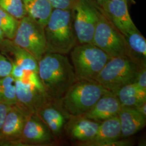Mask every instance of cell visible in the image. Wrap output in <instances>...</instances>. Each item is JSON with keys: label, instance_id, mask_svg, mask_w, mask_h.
<instances>
[{"label": "cell", "instance_id": "cell-1", "mask_svg": "<svg viewBox=\"0 0 146 146\" xmlns=\"http://www.w3.org/2000/svg\"><path fill=\"white\" fill-rule=\"evenodd\" d=\"M38 74L47 98L55 103L61 99L76 81L68 57L46 52L38 61Z\"/></svg>", "mask_w": 146, "mask_h": 146}, {"label": "cell", "instance_id": "cell-2", "mask_svg": "<svg viewBox=\"0 0 146 146\" xmlns=\"http://www.w3.org/2000/svg\"><path fill=\"white\" fill-rule=\"evenodd\" d=\"M108 92L96 81L77 79L56 104L68 119L82 116Z\"/></svg>", "mask_w": 146, "mask_h": 146}, {"label": "cell", "instance_id": "cell-3", "mask_svg": "<svg viewBox=\"0 0 146 146\" xmlns=\"http://www.w3.org/2000/svg\"><path fill=\"white\" fill-rule=\"evenodd\" d=\"M44 31L47 52L66 55L77 45L72 10L54 9Z\"/></svg>", "mask_w": 146, "mask_h": 146}, {"label": "cell", "instance_id": "cell-4", "mask_svg": "<svg viewBox=\"0 0 146 146\" xmlns=\"http://www.w3.org/2000/svg\"><path fill=\"white\" fill-rule=\"evenodd\" d=\"M145 66L129 57L111 58L100 71L96 81L115 94L123 86L135 82L138 74Z\"/></svg>", "mask_w": 146, "mask_h": 146}, {"label": "cell", "instance_id": "cell-5", "mask_svg": "<svg viewBox=\"0 0 146 146\" xmlns=\"http://www.w3.org/2000/svg\"><path fill=\"white\" fill-rule=\"evenodd\" d=\"M69 53L78 80L96 81L100 71L111 58L93 43L79 44Z\"/></svg>", "mask_w": 146, "mask_h": 146}, {"label": "cell", "instance_id": "cell-6", "mask_svg": "<svg viewBox=\"0 0 146 146\" xmlns=\"http://www.w3.org/2000/svg\"><path fill=\"white\" fill-rule=\"evenodd\" d=\"M92 43L111 58L127 56L134 59L131 57L125 37L109 21L101 8Z\"/></svg>", "mask_w": 146, "mask_h": 146}, {"label": "cell", "instance_id": "cell-7", "mask_svg": "<svg viewBox=\"0 0 146 146\" xmlns=\"http://www.w3.org/2000/svg\"><path fill=\"white\" fill-rule=\"evenodd\" d=\"M72 12L78 42L79 44L92 43L100 7L93 0H77Z\"/></svg>", "mask_w": 146, "mask_h": 146}, {"label": "cell", "instance_id": "cell-8", "mask_svg": "<svg viewBox=\"0 0 146 146\" xmlns=\"http://www.w3.org/2000/svg\"><path fill=\"white\" fill-rule=\"evenodd\" d=\"M13 41L38 61L47 52L44 27L27 15L19 21Z\"/></svg>", "mask_w": 146, "mask_h": 146}, {"label": "cell", "instance_id": "cell-9", "mask_svg": "<svg viewBox=\"0 0 146 146\" xmlns=\"http://www.w3.org/2000/svg\"><path fill=\"white\" fill-rule=\"evenodd\" d=\"M16 106L28 117L37 111L50 100L44 92L26 81L15 80Z\"/></svg>", "mask_w": 146, "mask_h": 146}, {"label": "cell", "instance_id": "cell-10", "mask_svg": "<svg viewBox=\"0 0 146 146\" xmlns=\"http://www.w3.org/2000/svg\"><path fill=\"white\" fill-rule=\"evenodd\" d=\"M100 7L106 17L124 36L139 31L131 19L127 0H107Z\"/></svg>", "mask_w": 146, "mask_h": 146}, {"label": "cell", "instance_id": "cell-11", "mask_svg": "<svg viewBox=\"0 0 146 146\" xmlns=\"http://www.w3.org/2000/svg\"><path fill=\"white\" fill-rule=\"evenodd\" d=\"M54 140L48 126L36 114L27 117L22 133L20 146H48L53 144Z\"/></svg>", "mask_w": 146, "mask_h": 146}, {"label": "cell", "instance_id": "cell-12", "mask_svg": "<svg viewBox=\"0 0 146 146\" xmlns=\"http://www.w3.org/2000/svg\"><path fill=\"white\" fill-rule=\"evenodd\" d=\"M27 117L15 106L7 113L0 131V146H20Z\"/></svg>", "mask_w": 146, "mask_h": 146}, {"label": "cell", "instance_id": "cell-13", "mask_svg": "<svg viewBox=\"0 0 146 146\" xmlns=\"http://www.w3.org/2000/svg\"><path fill=\"white\" fill-rule=\"evenodd\" d=\"M122 107L115 94L108 92L101 97L94 106L82 116L101 123L118 115Z\"/></svg>", "mask_w": 146, "mask_h": 146}, {"label": "cell", "instance_id": "cell-14", "mask_svg": "<svg viewBox=\"0 0 146 146\" xmlns=\"http://www.w3.org/2000/svg\"><path fill=\"white\" fill-rule=\"evenodd\" d=\"M0 52L11 62L15 63L25 71L38 73V61L31 53L16 44L13 40L5 38L0 46Z\"/></svg>", "mask_w": 146, "mask_h": 146}, {"label": "cell", "instance_id": "cell-15", "mask_svg": "<svg viewBox=\"0 0 146 146\" xmlns=\"http://www.w3.org/2000/svg\"><path fill=\"white\" fill-rule=\"evenodd\" d=\"M69 119L65 128L68 136L76 141V144L93 139L100 123L82 116L70 117Z\"/></svg>", "mask_w": 146, "mask_h": 146}, {"label": "cell", "instance_id": "cell-16", "mask_svg": "<svg viewBox=\"0 0 146 146\" xmlns=\"http://www.w3.org/2000/svg\"><path fill=\"white\" fill-rule=\"evenodd\" d=\"M36 115L46 124L55 139L61 134L68 117L57 104L51 101L44 104Z\"/></svg>", "mask_w": 146, "mask_h": 146}, {"label": "cell", "instance_id": "cell-17", "mask_svg": "<svg viewBox=\"0 0 146 146\" xmlns=\"http://www.w3.org/2000/svg\"><path fill=\"white\" fill-rule=\"evenodd\" d=\"M117 115L121 126V137L133 135L146 126V117L134 108L122 106Z\"/></svg>", "mask_w": 146, "mask_h": 146}, {"label": "cell", "instance_id": "cell-18", "mask_svg": "<svg viewBox=\"0 0 146 146\" xmlns=\"http://www.w3.org/2000/svg\"><path fill=\"white\" fill-rule=\"evenodd\" d=\"M120 137L121 126L118 115H116L101 122L93 139L77 144L78 146H100L102 143L118 140Z\"/></svg>", "mask_w": 146, "mask_h": 146}, {"label": "cell", "instance_id": "cell-19", "mask_svg": "<svg viewBox=\"0 0 146 146\" xmlns=\"http://www.w3.org/2000/svg\"><path fill=\"white\" fill-rule=\"evenodd\" d=\"M27 15L42 26H46L54 8L48 0H23Z\"/></svg>", "mask_w": 146, "mask_h": 146}, {"label": "cell", "instance_id": "cell-20", "mask_svg": "<svg viewBox=\"0 0 146 146\" xmlns=\"http://www.w3.org/2000/svg\"><path fill=\"white\" fill-rule=\"evenodd\" d=\"M123 107L135 108L146 102V91L134 82L120 88L115 94Z\"/></svg>", "mask_w": 146, "mask_h": 146}, {"label": "cell", "instance_id": "cell-21", "mask_svg": "<svg viewBox=\"0 0 146 146\" xmlns=\"http://www.w3.org/2000/svg\"><path fill=\"white\" fill-rule=\"evenodd\" d=\"M131 57L142 64L146 65V40L139 31L125 36Z\"/></svg>", "mask_w": 146, "mask_h": 146}, {"label": "cell", "instance_id": "cell-22", "mask_svg": "<svg viewBox=\"0 0 146 146\" xmlns=\"http://www.w3.org/2000/svg\"><path fill=\"white\" fill-rule=\"evenodd\" d=\"M0 104L11 106L16 104L15 80L11 75L0 78Z\"/></svg>", "mask_w": 146, "mask_h": 146}, {"label": "cell", "instance_id": "cell-23", "mask_svg": "<svg viewBox=\"0 0 146 146\" xmlns=\"http://www.w3.org/2000/svg\"><path fill=\"white\" fill-rule=\"evenodd\" d=\"M19 23V20L0 8V30L5 38L13 40Z\"/></svg>", "mask_w": 146, "mask_h": 146}, {"label": "cell", "instance_id": "cell-24", "mask_svg": "<svg viewBox=\"0 0 146 146\" xmlns=\"http://www.w3.org/2000/svg\"><path fill=\"white\" fill-rule=\"evenodd\" d=\"M0 8L19 21L27 16L23 0H0Z\"/></svg>", "mask_w": 146, "mask_h": 146}, {"label": "cell", "instance_id": "cell-25", "mask_svg": "<svg viewBox=\"0 0 146 146\" xmlns=\"http://www.w3.org/2000/svg\"><path fill=\"white\" fill-rule=\"evenodd\" d=\"M12 67L11 61L0 52V78L10 75Z\"/></svg>", "mask_w": 146, "mask_h": 146}, {"label": "cell", "instance_id": "cell-26", "mask_svg": "<svg viewBox=\"0 0 146 146\" xmlns=\"http://www.w3.org/2000/svg\"><path fill=\"white\" fill-rule=\"evenodd\" d=\"M54 9L72 10L77 0H48Z\"/></svg>", "mask_w": 146, "mask_h": 146}, {"label": "cell", "instance_id": "cell-27", "mask_svg": "<svg viewBox=\"0 0 146 146\" xmlns=\"http://www.w3.org/2000/svg\"><path fill=\"white\" fill-rule=\"evenodd\" d=\"M13 67L11 72V75L15 80H22L26 75V72L23 69L15 63H12Z\"/></svg>", "mask_w": 146, "mask_h": 146}, {"label": "cell", "instance_id": "cell-28", "mask_svg": "<svg viewBox=\"0 0 146 146\" xmlns=\"http://www.w3.org/2000/svg\"><path fill=\"white\" fill-rule=\"evenodd\" d=\"M135 83L140 88L146 91V66L142 68L136 78Z\"/></svg>", "mask_w": 146, "mask_h": 146}, {"label": "cell", "instance_id": "cell-29", "mask_svg": "<svg viewBox=\"0 0 146 146\" xmlns=\"http://www.w3.org/2000/svg\"><path fill=\"white\" fill-rule=\"evenodd\" d=\"M11 106L0 104V131L2 129L7 113L11 109Z\"/></svg>", "mask_w": 146, "mask_h": 146}, {"label": "cell", "instance_id": "cell-30", "mask_svg": "<svg viewBox=\"0 0 146 146\" xmlns=\"http://www.w3.org/2000/svg\"><path fill=\"white\" fill-rule=\"evenodd\" d=\"M134 108L141 113L142 115L146 117V102Z\"/></svg>", "mask_w": 146, "mask_h": 146}, {"label": "cell", "instance_id": "cell-31", "mask_svg": "<svg viewBox=\"0 0 146 146\" xmlns=\"http://www.w3.org/2000/svg\"><path fill=\"white\" fill-rule=\"evenodd\" d=\"M94 2L99 7H101L107 0H93Z\"/></svg>", "mask_w": 146, "mask_h": 146}, {"label": "cell", "instance_id": "cell-32", "mask_svg": "<svg viewBox=\"0 0 146 146\" xmlns=\"http://www.w3.org/2000/svg\"><path fill=\"white\" fill-rule=\"evenodd\" d=\"M5 38L3 35V34L2 33V32L0 30V46L2 44V43L3 42V41L5 40Z\"/></svg>", "mask_w": 146, "mask_h": 146}, {"label": "cell", "instance_id": "cell-33", "mask_svg": "<svg viewBox=\"0 0 146 146\" xmlns=\"http://www.w3.org/2000/svg\"><path fill=\"white\" fill-rule=\"evenodd\" d=\"M127 1H128H128H129V0H127Z\"/></svg>", "mask_w": 146, "mask_h": 146}]
</instances>
